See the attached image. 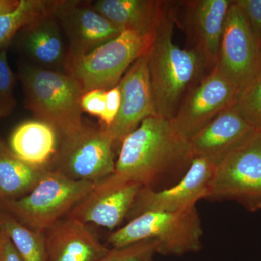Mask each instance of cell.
<instances>
[{
    "mask_svg": "<svg viewBox=\"0 0 261 261\" xmlns=\"http://www.w3.org/2000/svg\"><path fill=\"white\" fill-rule=\"evenodd\" d=\"M193 158L190 141L171 120L151 116L122 140L113 174L154 190L159 182L186 173Z\"/></svg>",
    "mask_w": 261,
    "mask_h": 261,
    "instance_id": "cell-1",
    "label": "cell"
},
{
    "mask_svg": "<svg viewBox=\"0 0 261 261\" xmlns=\"http://www.w3.org/2000/svg\"><path fill=\"white\" fill-rule=\"evenodd\" d=\"M173 22L172 12L168 11L156 30L148 61L156 113L171 121L207 69L200 53L173 42Z\"/></svg>",
    "mask_w": 261,
    "mask_h": 261,
    "instance_id": "cell-2",
    "label": "cell"
},
{
    "mask_svg": "<svg viewBox=\"0 0 261 261\" xmlns=\"http://www.w3.org/2000/svg\"><path fill=\"white\" fill-rule=\"evenodd\" d=\"M25 108L36 120L56 130L58 140L80 132L84 126L81 99L84 92L74 77L44 69L32 63L19 66Z\"/></svg>",
    "mask_w": 261,
    "mask_h": 261,
    "instance_id": "cell-3",
    "label": "cell"
},
{
    "mask_svg": "<svg viewBox=\"0 0 261 261\" xmlns=\"http://www.w3.org/2000/svg\"><path fill=\"white\" fill-rule=\"evenodd\" d=\"M95 184L74 181L49 169L28 195L18 200H0V211L30 229L44 232L66 217Z\"/></svg>",
    "mask_w": 261,
    "mask_h": 261,
    "instance_id": "cell-4",
    "label": "cell"
},
{
    "mask_svg": "<svg viewBox=\"0 0 261 261\" xmlns=\"http://www.w3.org/2000/svg\"><path fill=\"white\" fill-rule=\"evenodd\" d=\"M202 234L200 215L194 207L179 212L142 213L110 233L107 242L113 247H122L154 239L159 245L158 254L179 256L201 250Z\"/></svg>",
    "mask_w": 261,
    "mask_h": 261,
    "instance_id": "cell-5",
    "label": "cell"
},
{
    "mask_svg": "<svg viewBox=\"0 0 261 261\" xmlns=\"http://www.w3.org/2000/svg\"><path fill=\"white\" fill-rule=\"evenodd\" d=\"M156 31H123L117 37L83 56L69 58L68 73L78 81L84 94L116 87L139 58L150 49Z\"/></svg>",
    "mask_w": 261,
    "mask_h": 261,
    "instance_id": "cell-6",
    "label": "cell"
},
{
    "mask_svg": "<svg viewBox=\"0 0 261 261\" xmlns=\"http://www.w3.org/2000/svg\"><path fill=\"white\" fill-rule=\"evenodd\" d=\"M232 200L247 210L261 209V130H254L216 166L208 198Z\"/></svg>",
    "mask_w": 261,
    "mask_h": 261,
    "instance_id": "cell-7",
    "label": "cell"
},
{
    "mask_svg": "<svg viewBox=\"0 0 261 261\" xmlns=\"http://www.w3.org/2000/svg\"><path fill=\"white\" fill-rule=\"evenodd\" d=\"M114 142L102 127L84 124L80 132L58 140L49 168L74 181L97 183L115 172Z\"/></svg>",
    "mask_w": 261,
    "mask_h": 261,
    "instance_id": "cell-8",
    "label": "cell"
},
{
    "mask_svg": "<svg viewBox=\"0 0 261 261\" xmlns=\"http://www.w3.org/2000/svg\"><path fill=\"white\" fill-rule=\"evenodd\" d=\"M240 89L217 64L192 89L171 120L190 141L220 113L233 107Z\"/></svg>",
    "mask_w": 261,
    "mask_h": 261,
    "instance_id": "cell-9",
    "label": "cell"
},
{
    "mask_svg": "<svg viewBox=\"0 0 261 261\" xmlns=\"http://www.w3.org/2000/svg\"><path fill=\"white\" fill-rule=\"evenodd\" d=\"M216 165L205 158L194 157L181 180L164 190L142 187L126 219H134L147 211L179 212L196 207L211 195Z\"/></svg>",
    "mask_w": 261,
    "mask_h": 261,
    "instance_id": "cell-10",
    "label": "cell"
},
{
    "mask_svg": "<svg viewBox=\"0 0 261 261\" xmlns=\"http://www.w3.org/2000/svg\"><path fill=\"white\" fill-rule=\"evenodd\" d=\"M217 65L240 91L260 75V44L235 0L226 16Z\"/></svg>",
    "mask_w": 261,
    "mask_h": 261,
    "instance_id": "cell-11",
    "label": "cell"
},
{
    "mask_svg": "<svg viewBox=\"0 0 261 261\" xmlns=\"http://www.w3.org/2000/svg\"><path fill=\"white\" fill-rule=\"evenodd\" d=\"M49 11L66 38L69 58L90 53L123 31L96 11L90 2L50 1Z\"/></svg>",
    "mask_w": 261,
    "mask_h": 261,
    "instance_id": "cell-12",
    "label": "cell"
},
{
    "mask_svg": "<svg viewBox=\"0 0 261 261\" xmlns=\"http://www.w3.org/2000/svg\"><path fill=\"white\" fill-rule=\"evenodd\" d=\"M142 187L138 184L123 181L114 174L111 175L96 183L93 190L66 217L112 231L126 219Z\"/></svg>",
    "mask_w": 261,
    "mask_h": 261,
    "instance_id": "cell-13",
    "label": "cell"
},
{
    "mask_svg": "<svg viewBox=\"0 0 261 261\" xmlns=\"http://www.w3.org/2000/svg\"><path fill=\"white\" fill-rule=\"evenodd\" d=\"M149 51L133 63L118 84L121 107L111 126L106 129L114 142H122L146 118L158 116L149 77Z\"/></svg>",
    "mask_w": 261,
    "mask_h": 261,
    "instance_id": "cell-14",
    "label": "cell"
},
{
    "mask_svg": "<svg viewBox=\"0 0 261 261\" xmlns=\"http://www.w3.org/2000/svg\"><path fill=\"white\" fill-rule=\"evenodd\" d=\"M64 34L50 11L38 17L15 36L19 49L32 64L68 73L69 49Z\"/></svg>",
    "mask_w": 261,
    "mask_h": 261,
    "instance_id": "cell-15",
    "label": "cell"
},
{
    "mask_svg": "<svg viewBox=\"0 0 261 261\" xmlns=\"http://www.w3.org/2000/svg\"><path fill=\"white\" fill-rule=\"evenodd\" d=\"M186 25L194 49L200 53L209 71L219 62L225 22L231 0L186 2Z\"/></svg>",
    "mask_w": 261,
    "mask_h": 261,
    "instance_id": "cell-16",
    "label": "cell"
},
{
    "mask_svg": "<svg viewBox=\"0 0 261 261\" xmlns=\"http://www.w3.org/2000/svg\"><path fill=\"white\" fill-rule=\"evenodd\" d=\"M47 261H97L110 249L87 224L65 217L44 231Z\"/></svg>",
    "mask_w": 261,
    "mask_h": 261,
    "instance_id": "cell-17",
    "label": "cell"
},
{
    "mask_svg": "<svg viewBox=\"0 0 261 261\" xmlns=\"http://www.w3.org/2000/svg\"><path fill=\"white\" fill-rule=\"evenodd\" d=\"M254 130L232 107L228 108L190 140L192 154L205 158L216 166Z\"/></svg>",
    "mask_w": 261,
    "mask_h": 261,
    "instance_id": "cell-18",
    "label": "cell"
},
{
    "mask_svg": "<svg viewBox=\"0 0 261 261\" xmlns=\"http://www.w3.org/2000/svg\"><path fill=\"white\" fill-rule=\"evenodd\" d=\"M92 8L124 30L152 33L167 14L168 3L155 0H97Z\"/></svg>",
    "mask_w": 261,
    "mask_h": 261,
    "instance_id": "cell-19",
    "label": "cell"
},
{
    "mask_svg": "<svg viewBox=\"0 0 261 261\" xmlns=\"http://www.w3.org/2000/svg\"><path fill=\"white\" fill-rule=\"evenodd\" d=\"M10 149L24 162L34 167L50 169V164L58 149L56 130L42 121L24 122L12 133Z\"/></svg>",
    "mask_w": 261,
    "mask_h": 261,
    "instance_id": "cell-20",
    "label": "cell"
},
{
    "mask_svg": "<svg viewBox=\"0 0 261 261\" xmlns=\"http://www.w3.org/2000/svg\"><path fill=\"white\" fill-rule=\"evenodd\" d=\"M48 170L24 162L0 137V200H18L28 195Z\"/></svg>",
    "mask_w": 261,
    "mask_h": 261,
    "instance_id": "cell-21",
    "label": "cell"
},
{
    "mask_svg": "<svg viewBox=\"0 0 261 261\" xmlns=\"http://www.w3.org/2000/svg\"><path fill=\"white\" fill-rule=\"evenodd\" d=\"M0 229L11 240L23 261H47L45 234L27 228L0 211Z\"/></svg>",
    "mask_w": 261,
    "mask_h": 261,
    "instance_id": "cell-22",
    "label": "cell"
},
{
    "mask_svg": "<svg viewBox=\"0 0 261 261\" xmlns=\"http://www.w3.org/2000/svg\"><path fill=\"white\" fill-rule=\"evenodd\" d=\"M49 3L45 0H20L16 9L0 16V50L8 47L25 25L47 13Z\"/></svg>",
    "mask_w": 261,
    "mask_h": 261,
    "instance_id": "cell-23",
    "label": "cell"
},
{
    "mask_svg": "<svg viewBox=\"0 0 261 261\" xmlns=\"http://www.w3.org/2000/svg\"><path fill=\"white\" fill-rule=\"evenodd\" d=\"M232 108L254 130H261V75L240 91Z\"/></svg>",
    "mask_w": 261,
    "mask_h": 261,
    "instance_id": "cell-24",
    "label": "cell"
},
{
    "mask_svg": "<svg viewBox=\"0 0 261 261\" xmlns=\"http://www.w3.org/2000/svg\"><path fill=\"white\" fill-rule=\"evenodd\" d=\"M157 240L147 239L122 247H113L97 261H154Z\"/></svg>",
    "mask_w": 261,
    "mask_h": 261,
    "instance_id": "cell-25",
    "label": "cell"
},
{
    "mask_svg": "<svg viewBox=\"0 0 261 261\" xmlns=\"http://www.w3.org/2000/svg\"><path fill=\"white\" fill-rule=\"evenodd\" d=\"M8 48L0 50V119L10 116L17 106L15 77L8 63Z\"/></svg>",
    "mask_w": 261,
    "mask_h": 261,
    "instance_id": "cell-26",
    "label": "cell"
},
{
    "mask_svg": "<svg viewBox=\"0 0 261 261\" xmlns=\"http://www.w3.org/2000/svg\"><path fill=\"white\" fill-rule=\"evenodd\" d=\"M261 46V0H235Z\"/></svg>",
    "mask_w": 261,
    "mask_h": 261,
    "instance_id": "cell-27",
    "label": "cell"
},
{
    "mask_svg": "<svg viewBox=\"0 0 261 261\" xmlns=\"http://www.w3.org/2000/svg\"><path fill=\"white\" fill-rule=\"evenodd\" d=\"M106 92L104 89H94L84 94L81 99L82 111L100 119L106 109Z\"/></svg>",
    "mask_w": 261,
    "mask_h": 261,
    "instance_id": "cell-28",
    "label": "cell"
},
{
    "mask_svg": "<svg viewBox=\"0 0 261 261\" xmlns=\"http://www.w3.org/2000/svg\"><path fill=\"white\" fill-rule=\"evenodd\" d=\"M106 109L100 122L102 124V128L107 129L114 121L121 107V93L119 86L106 90Z\"/></svg>",
    "mask_w": 261,
    "mask_h": 261,
    "instance_id": "cell-29",
    "label": "cell"
},
{
    "mask_svg": "<svg viewBox=\"0 0 261 261\" xmlns=\"http://www.w3.org/2000/svg\"><path fill=\"white\" fill-rule=\"evenodd\" d=\"M0 261H23L9 237L0 229Z\"/></svg>",
    "mask_w": 261,
    "mask_h": 261,
    "instance_id": "cell-30",
    "label": "cell"
},
{
    "mask_svg": "<svg viewBox=\"0 0 261 261\" xmlns=\"http://www.w3.org/2000/svg\"><path fill=\"white\" fill-rule=\"evenodd\" d=\"M20 0H0V16L16 9Z\"/></svg>",
    "mask_w": 261,
    "mask_h": 261,
    "instance_id": "cell-31",
    "label": "cell"
},
{
    "mask_svg": "<svg viewBox=\"0 0 261 261\" xmlns=\"http://www.w3.org/2000/svg\"><path fill=\"white\" fill-rule=\"evenodd\" d=\"M260 75H261V70H260Z\"/></svg>",
    "mask_w": 261,
    "mask_h": 261,
    "instance_id": "cell-32",
    "label": "cell"
}]
</instances>
